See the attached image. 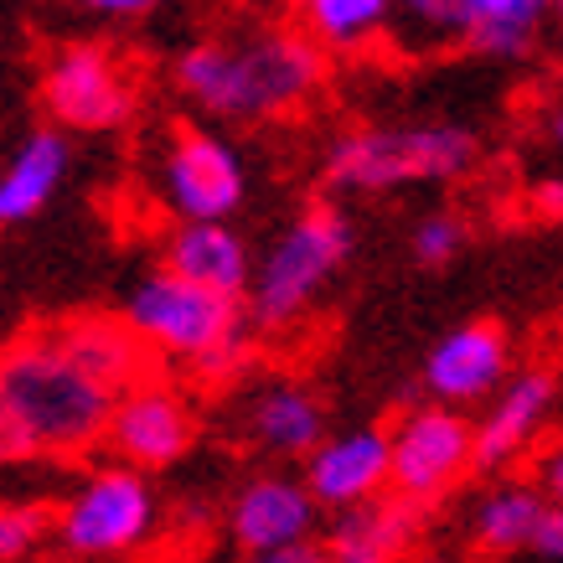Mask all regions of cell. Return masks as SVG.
Listing matches in <instances>:
<instances>
[{
	"label": "cell",
	"mask_w": 563,
	"mask_h": 563,
	"mask_svg": "<svg viewBox=\"0 0 563 563\" xmlns=\"http://www.w3.org/2000/svg\"><path fill=\"white\" fill-rule=\"evenodd\" d=\"M176 93L212 120H279L316 99L325 47L300 26H254L243 36H202L176 57Z\"/></svg>",
	"instance_id": "obj_1"
},
{
	"label": "cell",
	"mask_w": 563,
	"mask_h": 563,
	"mask_svg": "<svg viewBox=\"0 0 563 563\" xmlns=\"http://www.w3.org/2000/svg\"><path fill=\"white\" fill-rule=\"evenodd\" d=\"M0 398L26 424L36 455H84L103 444L120 404V393L52 336V325L0 346Z\"/></svg>",
	"instance_id": "obj_2"
},
{
	"label": "cell",
	"mask_w": 563,
	"mask_h": 563,
	"mask_svg": "<svg viewBox=\"0 0 563 563\" xmlns=\"http://www.w3.org/2000/svg\"><path fill=\"white\" fill-rule=\"evenodd\" d=\"M124 321L151 352L187 362L212 383L239 373L243 357H249V331H254L243 300L202 290V285H191L172 269H155L140 279L124 300Z\"/></svg>",
	"instance_id": "obj_3"
},
{
	"label": "cell",
	"mask_w": 563,
	"mask_h": 563,
	"mask_svg": "<svg viewBox=\"0 0 563 563\" xmlns=\"http://www.w3.org/2000/svg\"><path fill=\"white\" fill-rule=\"evenodd\" d=\"M476 135L465 124H377L346 130L325 151V181L342 191H398L419 181H461L476 166Z\"/></svg>",
	"instance_id": "obj_4"
},
{
	"label": "cell",
	"mask_w": 563,
	"mask_h": 563,
	"mask_svg": "<svg viewBox=\"0 0 563 563\" xmlns=\"http://www.w3.org/2000/svg\"><path fill=\"white\" fill-rule=\"evenodd\" d=\"M346 258H352V222L336 207H306L254 264V285L243 300L249 325L285 331V325L306 321V310L342 274Z\"/></svg>",
	"instance_id": "obj_5"
},
{
	"label": "cell",
	"mask_w": 563,
	"mask_h": 563,
	"mask_svg": "<svg viewBox=\"0 0 563 563\" xmlns=\"http://www.w3.org/2000/svg\"><path fill=\"white\" fill-rule=\"evenodd\" d=\"M161 501L145 471L130 465H99L78 481V492L57 507V543L73 559H124L155 538Z\"/></svg>",
	"instance_id": "obj_6"
},
{
	"label": "cell",
	"mask_w": 563,
	"mask_h": 563,
	"mask_svg": "<svg viewBox=\"0 0 563 563\" xmlns=\"http://www.w3.org/2000/svg\"><path fill=\"white\" fill-rule=\"evenodd\" d=\"M393 440V492L413 507H434L476 471V424L461 409L419 404L388 429Z\"/></svg>",
	"instance_id": "obj_7"
},
{
	"label": "cell",
	"mask_w": 563,
	"mask_h": 563,
	"mask_svg": "<svg viewBox=\"0 0 563 563\" xmlns=\"http://www.w3.org/2000/svg\"><path fill=\"white\" fill-rule=\"evenodd\" d=\"M249 172L233 140L212 130H181L161 161V202L176 222H228L243 207Z\"/></svg>",
	"instance_id": "obj_8"
},
{
	"label": "cell",
	"mask_w": 563,
	"mask_h": 563,
	"mask_svg": "<svg viewBox=\"0 0 563 563\" xmlns=\"http://www.w3.org/2000/svg\"><path fill=\"white\" fill-rule=\"evenodd\" d=\"M42 99L47 114L68 130H120L135 114V84L114 52L103 47H63L47 63L42 78Z\"/></svg>",
	"instance_id": "obj_9"
},
{
	"label": "cell",
	"mask_w": 563,
	"mask_h": 563,
	"mask_svg": "<svg viewBox=\"0 0 563 563\" xmlns=\"http://www.w3.org/2000/svg\"><path fill=\"white\" fill-rule=\"evenodd\" d=\"M191 440H197V419H191L187 398L161 377H140L135 388L120 393L103 444L120 455V465L151 476V471H166V465L181 461Z\"/></svg>",
	"instance_id": "obj_10"
},
{
	"label": "cell",
	"mask_w": 563,
	"mask_h": 563,
	"mask_svg": "<svg viewBox=\"0 0 563 563\" xmlns=\"http://www.w3.org/2000/svg\"><path fill=\"white\" fill-rule=\"evenodd\" d=\"M316 522H321V501L300 476H279V471L243 481L239 496L228 501V538L243 548V559L310 548Z\"/></svg>",
	"instance_id": "obj_11"
},
{
	"label": "cell",
	"mask_w": 563,
	"mask_h": 563,
	"mask_svg": "<svg viewBox=\"0 0 563 563\" xmlns=\"http://www.w3.org/2000/svg\"><path fill=\"white\" fill-rule=\"evenodd\" d=\"M310 496L331 507V512H352L362 501L393 492V440L388 429H342V434H325L316 444V455H306V476Z\"/></svg>",
	"instance_id": "obj_12"
},
{
	"label": "cell",
	"mask_w": 563,
	"mask_h": 563,
	"mask_svg": "<svg viewBox=\"0 0 563 563\" xmlns=\"http://www.w3.org/2000/svg\"><path fill=\"white\" fill-rule=\"evenodd\" d=\"M507 367H512L507 331L492 321H471L434 342V352L424 357V388L444 409H471L481 398L492 404L501 393V383L512 377Z\"/></svg>",
	"instance_id": "obj_13"
},
{
	"label": "cell",
	"mask_w": 563,
	"mask_h": 563,
	"mask_svg": "<svg viewBox=\"0 0 563 563\" xmlns=\"http://www.w3.org/2000/svg\"><path fill=\"white\" fill-rule=\"evenodd\" d=\"M553 398H559V377L548 367H522L517 377H507L476 424V465L501 471V465L522 461L532 440L543 434Z\"/></svg>",
	"instance_id": "obj_14"
},
{
	"label": "cell",
	"mask_w": 563,
	"mask_h": 563,
	"mask_svg": "<svg viewBox=\"0 0 563 563\" xmlns=\"http://www.w3.org/2000/svg\"><path fill=\"white\" fill-rule=\"evenodd\" d=\"M166 269L228 300H249L254 285V254L233 222H176L166 239Z\"/></svg>",
	"instance_id": "obj_15"
},
{
	"label": "cell",
	"mask_w": 563,
	"mask_h": 563,
	"mask_svg": "<svg viewBox=\"0 0 563 563\" xmlns=\"http://www.w3.org/2000/svg\"><path fill=\"white\" fill-rule=\"evenodd\" d=\"M249 434L269 455L306 461V455H316V444L325 440V404L300 377H269L249 398Z\"/></svg>",
	"instance_id": "obj_16"
},
{
	"label": "cell",
	"mask_w": 563,
	"mask_h": 563,
	"mask_svg": "<svg viewBox=\"0 0 563 563\" xmlns=\"http://www.w3.org/2000/svg\"><path fill=\"white\" fill-rule=\"evenodd\" d=\"M424 528V507L404 501L398 492L362 501L352 512H336L325 532V553L342 563H398Z\"/></svg>",
	"instance_id": "obj_17"
},
{
	"label": "cell",
	"mask_w": 563,
	"mask_h": 563,
	"mask_svg": "<svg viewBox=\"0 0 563 563\" xmlns=\"http://www.w3.org/2000/svg\"><path fill=\"white\" fill-rule=\"evenodd\" d=\"M52 336L114 393L135 388L140 377H151V357H145L151 346L130 331L124 316H73V321L52 325Z\"/></svg>",
	"instance_id": "obj_18"
},
{
	"label": "cell",
	"mask_w": 563,
	"mask_h": 563,
	"mask_svg": "<svg viewBox=\"0 0 563 563\" xmlns=\"http://www.w3.org/2000/svg\"><path fill=\"white\" fill-rule=\"evenodd\" d=\"M68 166H73L68 140L57 135V130H36V135L21 140L16 155L0 172V228H16V222L36 218L57 197Z\"/></svg>",
	"instance_id": "obj_19"
},
{
	"label": "cell",
	"mask_w": 563,
	"mask_h": 563,
	"mask_svg": "<svg viewBox=\"0 0 563 563\" xmlns=\"http://www.w3.org/2000/svg\"><path fill=\"white\" fill-rule=\"evenodd\" d=\"M548 501L538 486H496L492 496H481L476 517H471V538L486 553H517V548L532 543V532L543 522Z\"/></svg>",
	"instance_id": "obj_20"
},
{
	"label": "cell",
	"mask_w": 563,
	"mask_h": 563,
	"mask_svg": "<svg viewBox=\"0 0 563 563\" xmlns=\"http://www.w3.org/2000/svg\"><path fill=\"white\" fill-rule=\"evenodd\" d=\"M559 11V0H481L476 5V32L465 47L496 63H512L538 42V26Z\"/></svg>",
	"instance_id": "obj_21"
},
{
	"label": "cell",
	"mask_w": 563,
	"mask_h": 563,
	"mask_svg": "<svg viewBox=\"0 0 563 563\" xmlns=\"http://www.w3.org/2000/svg\"><path fill=\"white\" fill-rule=\"evenodd\" d=\"M476 5L481 0H393L388 32L393 42L419 52L455 47V42L465 47L471 32H476Z\"/></svg>",
	"instance_id": "obj_22"
},
{
	"label": "cell",
	"mask_w": 563,
	"mask_h": 563,
	"mask_svg": "<svg viewBox=\"0 0 563 563\" xmlns=\"http://www.w3.org/2000/svg\"><path fill=\"white\" fill-rule=\"evenodd\" d=\"M295 5L306 16V32L331 52L367 47L393 21V0H295Z\"/></svg>",
	"instance_id": "obj_23"
},
{
	"label": "cell",
	"mask_w": 563,
	"mask_h": 563,
	"mask_svg": "<svg viewBox=\"0 0 563 563\" xmlns=\"http://www.w3.org/2000/svg\"><path fill=\"white\" fill-rule=\"evenodd\" d=\"M52 532H57V512L36 507V501H5L0 507V563L32 559Z\"/></svg>",
	"instance_id": "obj_24"
},
{
	"label": "cell",
	"mask_w": 563,
	"mask_h": 563,
	"mask_svg": "<svg viewBox=\"0 0 563 563\" xmlns=\"http://www.w3.org/2000/svg\"><path fill=\"white\" fill-rule=\"evenodd\" d=\"M465 239H471V228H465V218H455V212H429L419 228H413V258L424 264V269H444L450 258L465 249Z\"/></svg>",
	"instance_id": "obj_25"
},
{
	"label": "cell",
	"mask_w": 563,
	"mask_h": 563,
	"mask_svg": "<svg viewBox=\"0 0 563 563\" xmlns=\"http://www.w3.org/2000/svg\"><path fill=\"white\" fill-rule=\"evenodd\" d=\"M36 444L26 434V424L16 419V409L0 398V465H16V461H32Z\"/></svg>",
	"instance_id": "obj_26"
},
{
	"label": "cell",
	"mask_w": 563,
	"mask_h": 563,
	"mask_svg": "<svg viewBox=\"0 0 563 563\" xmlns=\"http://www.w3.org/2000/svg\"><path fill=\"white\" fill-rule=\"evenodd\" d=\"M528 553H538V559H548V563H563V507H548L543 512Z\"/></svg>",
	"instance_id": "obj_27"
},
{
	"label": "cell",
	"mask_w": 563,
	"mask_h": 563,
	"mask_svg": "<svg viewBox=\"0 0 563 563\" xmlns=\"http://www.w3.org/2000/svg\"><path fill=\"white\" fill-rule=\"evenodd\" d=\"M538 492H543L548 507H563V440L538 455Z\"/></svg>",
	"instance_id": "obj_28"
},
{
	"label": "cell",
	"mask_w": 563,
	"mask_h": 563,
	"mask_svg": "<svg viewBox=\"0 0 563 563\" xmlns=\"http://www.w3.org/2000/svg\"><path fill=\"white\" fill-rule=\"evenodd\" d=\"M532 212L543 222H563V176H548V181H538V187L528 191Z\"/></svg>",
	"instance_id": "obj_29"
},
{
	"label": "cell",
	"mask_w": 563,
	"mask_h": 563,
	"mask_svg": "<svg viewBox=\"0 0 563 563\" xmlns=\"http://www.w3.org/2000/svg\"><path fill=\"white\" fill-rule=\"evenodd\" d=\"M78 5L99 11V16H145V11H155L161 0H78Z\"/></svg>",
	"instance_id": "obj_30"
},
{
	"label": "cell",
	"mask_w": 563,
	"mask_h": 563,
	"mask_svg": "<svg viewBox=\"0 0 563 563\" xmlns=\"http://www.w3.org/2000/svg\"><path fill=\"white\" fill-rule=\"evenodd\" d=\"M243 563H342L325 553V543H310V548H295V553H269V559H243Z\"/></svg>",
	"instance_id": "obj_31"
},
{
	"label": "cell",
	"mask_w": 563,
	"mask_h": 563,
	"mask_svg": "<svg viewBox=\"0 0 563 563\" xmlns=\"http://www.w3.org/2000/svg\"><path fill=\"white\" fill-rule=\"evenodd\" d=\"M543 135H548L553 151H563V103H553V109L543 114Z\"/></svg>",
	"instance_id": "obj_32"
},
{
	"label": "cell",
	"mask_w": 563,
	"mask_h": 563,
	"mask_svg": "<svg viewBox=\"0 0 563 563\" xmlns=\"http://www.w3.org/2000/svg\"><path fill=\"white\" fill-rule=\"evenodd\" d=\"M559 16H563V0H559Z\"/></svg>",
	"instance_id": "obj_33"
}]
</instances>
